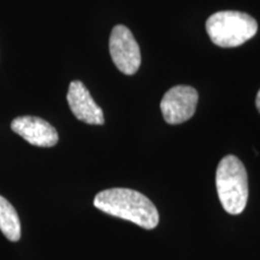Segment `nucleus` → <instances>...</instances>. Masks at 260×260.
I'll list each match as a JSON object with an SVG mask.
<instances>
[{
	"instance_id": "nucleus-5",
	"label": "nucleus",
	"mask_w": 260,
	"mask_h": 260,
	"mask_svg": "<svg viewBox=\"0 0 260 260\" xmlns=\"http://www.w3.org/2000/svg\"><path fill=\"white\" fill-rule=\"evenodd\" d=\"M199 94L190 86L172 87L162 96L160 110L165 122L169 124H181L191 118L197 110Z\"/></svg>"
},
{
	"instance_id": "nucleus-9",
	"label": "nucleus",
	"mask_w": 260,
	"mask_h": 260,
	"mask_svg": "<svg viewBox=\"0 0 260 260\" xmlns=\"http://www.w3.org/2000/svg\"><path fill=\"white\" fill-rule=\"evenodd\" d=\"M255 105H256V109H258V111L260 112V89L258 94H256V99H255Z\"/></svg>"
},
{
	"instance_id": "nucleus-1",
	"label": "nucleus",
	"mask_w": 260,
	"mask_h": 260,
	"mask_svg": "<svg viewBox=\"0 0 260 260\" xmlns=\"http://www.w3.org/2000/svg\"><path fill=\"white\" fill-rule=\"evenodd\" d=\"M94 206L110 216L138 224L144 229H154L159 213L154 204L140 191L128 188H111L98 193Z\"/></svg>"
},
{
	"instance_id": "nucleus-7",
	"label": "nucleus",
	"mask_w": 260,
	"mask_h": 260,
	"mask_svg": "<svg viewBox=\"0 0 260 260\" xmlns=\"http://www.w3.org/2000/svg\"><path fill=\"white\" fill-rule=\"evenodd\" d=\"M67 99L71 112L77 119L94 125H103L105 123L103 110L94 102L89 90L81 81L70 83Z\"/></svg>"
},
{
	"instance_id": "nucleus-4",
	"label": "nucleus",
	"mask_w": 260,
	"mask_h": 260,
	"mask_svg": "<svg viewBox=\"0 0 260 260\" xmlns=\"http://www.w3.org/2000/svg\"><path fill=\"white\" fill-rule=\"evenodd\" d=\"M110 54L121 73L134 75L141 64V52L133 32L125 25L118 24L110 37Z\"/></svg>"
},
{
	"instance_id": "nucleus-6",
	"label": "nucleus",
	"mask_w": 260,
	"mask_h": 260,
	"mask_svg": "<svg viewBox=\"0 0 260 260\" xmlns=\"http://www.w3.org/2000/svg\"><path fill=\"white\" fill-rule=\"evenodd\" d=\"M11 129L29 144L38 147H53L59 140L56 128L39 117H17L12 121Z\"/></svg>"
},
{
	"instance_id": "nucleus-2",
	"label": "nucleus",
	"mask_w": 260,
	"mask_h": 260,
	"mask_svg": "<svg viewBox=\"0 0 260 260\" xmlns=\"http://www.w3.org/2000/svg\"><path fill=\"white\" fill-rule=\"evenodd\" d=\"M216 187L220 204L228 213L243 212L248 200V176L243 162L235 155H226L219 161Z\"/></svg>"
},
{
	"instance_id": "nucleus-8",
	"label": "nucleus",
	"mask_w": 260,
	"mask_h": 260,
	"mask_svg": "<svg viewBox=\"0 0 260 260\" xmlns=\"http://www.w3.org/2000/svg\"><path fill=\"white\" fill-rule=\"evenodd\" d=\"M0 232L6 239L17 242L21 239V222L15 207L0 195Z\"/></svg>"
},
{
	"instance_id": "nucleus-3",
	"label": "nucleus",
	"mask_w": 260,
	"mask_h": 260,
	"mask_svg": "<svg viewBox=\"0 0 260 260\" xmlns=\"http://www.w3.org/2000/svg\"><path fill=\"white\" fill-rule=\"evenodd\" d=\"M206 30L214 45L230 48L243 45L258 31V23L252 16L240 11H219L210 16Z\"/></svg>"
}]
</instances>
